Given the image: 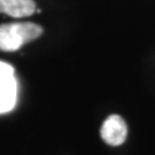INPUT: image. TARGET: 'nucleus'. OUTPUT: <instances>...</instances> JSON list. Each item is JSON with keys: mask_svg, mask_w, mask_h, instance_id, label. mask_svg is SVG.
I'll return each mask as SVG.
<instances>
[{"mask_svg": "<svg viewBox=\"0 0 155 155\" xmlns=\"http://www.w3.org/2000/svg\"><path fill=\"white\" fill-rule=\"evenodd\" d=\"M43 28L31 22L8 23L0 25V51L14 52L23 45L37 39Z\"/></svg>", "mask_w": 155, "mask_h": 155, "instance_id": "1", "label": "nucleus"}, {"mask_svg": "<svg viewBox=\"0 0 155 155\" xmlns=\"http://www.w3.org/2000/svg\"><path fill=\"white\" fill-rule=\"evenodd\" d=\"M100 136L106 144L110 146L123 144L127 136V123L118 115H110L100 129Z\"/></svg>", "mask_w": 155, "mask_h": 155, "instance_id": "2", "label": "nucleus"}, {"mask_svg": "<svg viewBox=\"0 0 155 155\" xmlns=\"http://www.w3.org/2000/svg\"><path fill=\"white\" fill-rule=\"evenodd\" d=\"M17 99V83L15 75L0 76V114L11 111Z\"/></svg>", "mask_w": 155, "mask_h": 155, "instance_id": "3", "label": "nucleus"}, {"mask_svg": "<svg viewBox=\"0 0 155 155\" xmlns=\"http://www.w3.org/2000/svg\"><path fill=\"white\" fill-rule=\"evenodd\" d=\"M0 13L12 17H25L36 13L33 0H0Z\"/></svg>", "mask_w": 155, "mask_h": 155, "instance_id": "4", "label": "nucleus"}, {"mask_svg": "<svg viewBox=\"0 0 155 155\" xmlns=\"http://www.w3.org/2000/svg\"><path fill=\"white\" fill-rule=\"evenodd\" d=\"M12 74H15L14 68L11 64L6 63V62L0 61V76H2V75H12Z\"/></svg>", "mask_w": 155, "mask_h": 155, "instance_id": "5", "label": "nucleus"}]
</instances>
